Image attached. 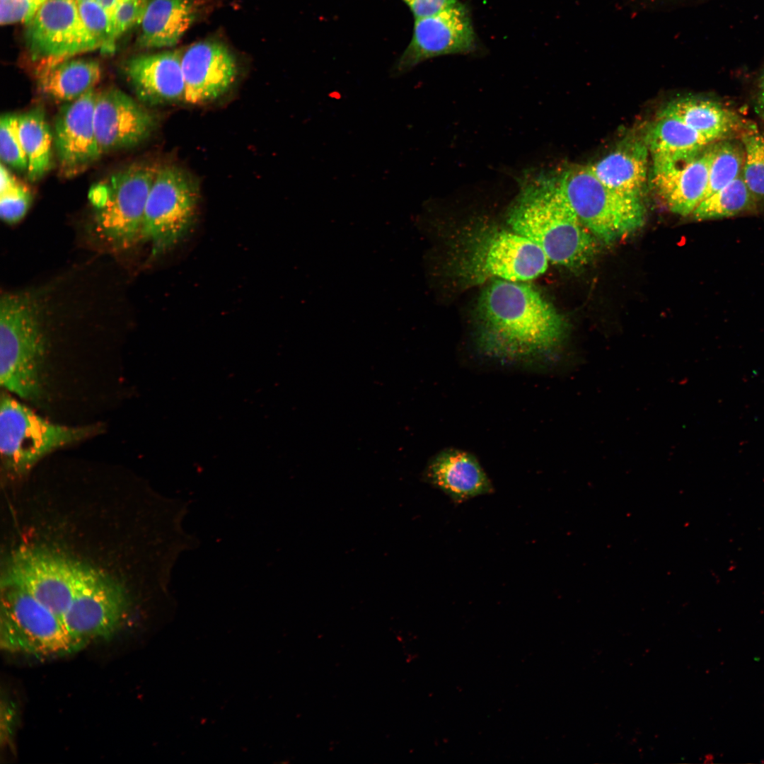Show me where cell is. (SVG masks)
Segmentation results:
<instances>
[{
    "instance_id": "20",
    "label": "cell",
    "mask_w": 764,
    "mask_h": 764,
    "mask_svg": "<svg viewBox=\"0 0 764 764\" xmlns=\"http://www.w3.org/2000/svg\"><path fill=\"white\" fill-rule=\"evenodd\" d=\"M649 152L647 141L629 140L588 167L608 187L641 197L647 182Z\"/></svg>"
},
{
    "instance_id": "21",
    "label": "cell",
    "mask_w": 764,
    "mask_h": 764,
    "mask_svg": "<svg viewBox=\"0 0 764 764\" xmlns=\"http://www.w3.org/2000/svg\"><path fill=\"white\" fill-rule=\"evenodd\" d=\"M197 16L195 0H151L140 24L139 45L162 48L176 45Z\"/></svg>"
},
{
    "instance_id": "14",
    "label": "cell",
    "mask_w": 764,
    "mask_h": 764,
    "mask_svg": "<svg viewBox=\"0 0 764 764\" xmlns=\"http://www.w3.org/2000/svg\"><path fill=\"white\" fill-rule=\"evenodd\" d=\"M93 120L101 154L139 144L155 126L149 111L115 88L96 93Z\"/></svg>"
},
{
    "instance_id": "33",
    "label": "cell",
    "mask_w": 764,
    "mask_h": 764,
    "mask_svg": "<svg viewBox=\"0 0 764 764\" xmlns=\"http://www.w3.org/2000/svg\"><path fill=\"white\" fill-rule=\"evenodd\" d=\"M47 0H0V23H28Z\"/></svg>"
},
{
    "instance_id": "7",
    "label": "cell",
    "mask_w": 764,
    "mask_h": 764,
    "mask_svg": "<svg viewBox=\"0 0 764 764\" xmlns=\"http://www.w3.org/2000/svg\"><path fill=\"white\" fill-rule=\"evenodd\" d=\"M548 262L542 249L525 236L512 230L490 228L468 242L460 272L473 284L496 279L527 282L543 274Z\"/></svg>"
},
{
    "instance_id": "24",
    "label": "cell",
    "mask_w": 764,
    "mask_h": 764,
    "mask_svg": "<svg viewBox=\"0 0 764 764\" xmlns=\"http://www.w3.org/2000/svg\"><path fill=\"white\" fill-rule=\"evenodd\" d=\"M653 163L694 156L714 143L678 118L661 113L646 138Z\"/></svg>"
},
{
    "instance_id": "37",
    "label": "cell",
    "mask_w": 764,
    "mask_h": 764,
    "mask_svg": "<svg viewBox=\"0 0 764 764\" xmlns=\"http://www.w3.org/2000/svg\"><path fill=\"white\" fill-rule=\"evenodd\" d=\"M76 1H77V2H81V1H91V0H76Z\"/></svg>"
},
{
    "instance_id": "12",
    "label": "cell",
    "mask_w": 764,
    "mask_h": 764,
    "mask_svg": "<svg viewBox=\"0 0 764 764\" xmlns=\"http://www.w3.org/2000/svg\"><path fill=\"white\" fill-rule=\"evenodd\" d=\"M27 24L26 39L35 62H54L99 49L76 0H47Z\"/></svg>"
},
{
    "instance_id": "6",
    "label": "cell",
    "mask_w": 764,
    "mask_h": 764,
    "mask_svg": "<svg viewBox=\"0 0 764 764\" xmlns=\"http://www.w3.org/2000/svg\"><path fill=\"white\" fill-rule=\"evenodd\" d=\"M3 589L0 620L2 650L50 657L69 655L83 647L61 615L20 588L4 585Z\"/></svg>"
},
{
    "instance_id": "25",
    "label": "cell",
    "mask_w": 764,
    "mask_h": 764,
    "mask_svg": "<svg viewBox=\"0 0 764 764\" xmlns=\"http://www.w3.org/2000/svg\"><path fill=\"white\" fill-rule=\"evenodd\" d=\"M21 142L28 158V177L34 182L50 169L52 134L44 111L39 108L18 115Z\"/></svg>"
},
{
    "instance_id": "9",
    "label": "cell",
    "mask_w": 764,
    "mask_h": 764,
    "mask_svg": "<svg viewBox=\"0 0 764 764\" xmlns=\"http://www.w3.org/2000/svg\"><path fill=\"white\" fill-rule=\"evenodd\" d=\"M158 168L135 163L92 192L98 230L112 243L129 246L141 236L146 202Z\"/></svg>"
},
{
    "instance_id": "17",
    "label": "cell",
    "mask_w": 764,
    "mask_h": 764,
    "mask_svg": "<svg viewBox=\"0 0 764 764\" xmlns=\"http://www.w3.org/2000/svg\"><path fill=\"white\" fill-rule=\"evenodd\" d=\"M712 144L694 156L653 163V183L672 212L691 215L704 199Z\"/></svg>"
},
{
    "instance_id": "31",
    "label": "cell",
    "mask_w": 764,
    "mask_h": 764,
    "mask_svg": "<svg viewBox=\"0 0 764 764\" xmlns=\"http://www.w3.org/2000/svg\"><path fill=\"white\" fill-rule=\"evenodd\" d=\"M0 156L2 162L20 170L28 169L18 127V115H3L0 120Z\"/></svg>"
},
{
    "instance_id": "5",
    "label": "cell",
    "mask_w": 764,
    "mask_h": 764,
    "mask_svg": "<svg viewBox=\"0 0 764 764\" xmlns=\"http://www.w3.org/2000/svg\"><path fill=\"white\" fill-rule=\"evenodd\" d=\"M101 430L99 424L69 427L52 423L8 392H1V456L5 467L16 473L29 470L47 454L86 439Z\"/></svg>"
},
{
    "instance_id": "15",
    "label": "cell",
    "mask_w": 764,
    "mask_h": 764,
    "mask_svg": "<svg viewBox=\"0 0 764 764\" xmlns=\"http://www.w3.org/2000/svg\"><path fill=\"white\" fill-rule=\"evenodd\" d=\"M96 93L88 91L57 114L54 142L61 170L67 176L79 173L101 155L93 120Z\"/></svg>"
},
{
    "instance_id": "22",
    "label": "cell",
    "mask_w": 764,
    "mask_h": 764,
    "mask_svg": "<svg viewBox=\"0 0 764 764\" xmlns=\"http://www.w3.org/2000/svg\"><path fill=\"white\" fill-rule=\"evenodd\" d=\"M36 76L40 91L59 101L74 100L93 89L101 76L99 63L73 57L54 62H37Z\"/></svg>"
},
{
    "instance_id": "3",
    "label": "cell",
    "mask_w": 764,
    "mask_h": 764,
    "mask_svg": "<svg viewBox=\"0 0 764 764\" xmlns=\"http://www.w3.org/2000/svg\"><path fill=\"white\" fill-rule=\"evenodd\" d=\"M40 305L28 293H6L0 303V383L22 399L42 398L45 337Z\"/></svg>"
},
{
    "instance_id": "26",
    "label": "cell",
    "mask_w": 764,
    "mask_h": 764,
    "mask_svg": "<svg viewBox=\"0 0 764 764\" xmlns=\"http://www.w3.org/2000/svg\"><path fill=\"white\" fill-rule=\"evenodd\" d=\"M757 209L758 204L741 174L727 185L702 199L691 215L695 220L705 221L755 213Z\"/></svg>"
},
{
    "instance_id": "35",
    "label": "cell",
    "mask_w": 764,
    "mask_h": 764,
    "mask_svg": "<svg viewBox=\"0 0 764 764\" xmlns=\"http://www.w3.org/2000/svg\"><path fill=\"white\" fill-rule=\"evenodd\" d=\"M754 108L757 115L764 122V69L758 81L755 93Z\"/></svg>"
},
{
    "instance_id": "36",
    "label": "cell",
    "mask_w": 764,
    "mask_h": 764,
    "mask_svg": "<svg viewBox=\"0 0 764 764\" xmlns=\"http://www.w3.org/2000/svg\"><path fill=\"white\" fill-rule=\"evenodd\" d=\"M110 13L124 0H95Z\"/></svg>"
},
{
    "instance_id": "34",
    "label": "cell",
    "mask_w": 764,
    "mask_h": 764,
    "mask_svg": "<svg viewBox=\"0 0 764 764\" xmlns=\"http://www.w3.org/2000/svg\"><path fill=\"white\" fill-rule=\"evenodd\" d=\"M410 8L415 18L436 14L456 4L458 0H403Z\"/></svg>"
},
{
    "instance_id": "27",
    "label": "cell",
    "mask_w": 764,
    "mask_h": 764,
    "mask_svg": "<svg viewBox=\"0 0 764 764\" xmlns=\"http://www.w3.org/2000/svg\"><path fill=\"white\" fill-rule=\"evenodd\" d=\"M739 134L744 151L741 176L758 205L764 207V135L750 121Z\"/></svg>"
},
{
    "instance_id": "8",
    "label": "cell",
    "mask_w": 764,
    "mask_h": 764,
    "mask_svg": "<svg viewBox=\"0 0 764 764\" xmlns=\"http://www.w3.org/2000/svg\"><path fill=\"white\" fill-rule=\"evenodd\" d=\"M199 200L197 184L175 166L158 168L146 204L141 237L154 255L175 247L192 231Z\"/></svg>"
},
{
    "instance_id": "28",
    "label": "cell",
    "mask_w": 764,
    "mask_h": 764,
    "mask_svg": "<svg viewBox=\"0 0 764 764\" xmlns=\"http://www.w3.org/2000/svg\"><path fill=\"white\" fill-rule=\"evenodd\" d=\"M743 162L744 151L741 141L739 142L729 138L714 142L708 185L704 199L739 177L741 174Z\"/></svg>"
},
{
    "instance_id": "16",
    "label": "cell",
    "mask_w": 764,
    "mask_h": 764,
    "mask_svg": "<svg viewBox=\"0 0 764 764\" xmlns=\"http://www.w3.org/2000/svg\"><path fill=\"white\" fill-rule=\"evenodd\" d=\"M181 66L185 81L183 100L200 105L224 95L235 81V57L223 44L202 41L192 45L182 54Z\"/></svg>"
},
{
    "instance_id": "2",
    "label": "cell",
    "mask_w": 764,
    "mask_h": 764,
    "mask_svg": "<svg viewBox=\"0 0 764 764\" xmlns=\"http://www.w3.org/2000/svg\"><path fill=\"white\" fill-rule=\"evenodd\" d=\"M510 207L511 230L538 245L552 264L581 268L594 260L596 238L584 225L548 173L526 175Z\"/></svg>"
},
{
    "instance_id": "19",
    "label": "cell",
    "mask_w": 764,
    "mask_h": 764,
    "mask_svg": "<svg viewBox=\"0 0 764 764\" xmlns=\"http://www.w3.org/2000/svg\"><path fill=\"white\" fill-rule=\"evenodd\" d=\"M422 477L456 503L490 494L493 487L477 458L468 451L445 448L427 463Z\"/></svg>"
},
{
    "instance_id": "29",
    "label": "cell",
    "mask_w": 764,
    "mask_h": 764,
    "mask_svg": "<svg viewBox=\"0 0 764 764\" xmlns=\"http://www.w3.org/2000/svg\"><path fill=\"white\" fill-rule=\"evenodd\" d=\"M78 7L85 26L101 52L112 53L117 40L111 13L95 0L78 2Z\"/></svg>"
},
{
    "instance_id": "23",
    "label": "cell",
    "mask_w": 764,
    "mask_h": 764,
    "mask_svg": "<svg viewBox=\"0 0 764 764\" xmlns=\"http://www.w3.org/2000/svg\"><path fill=\"white\" fill-rule=\"evenodd\" d=\"M661 113L678 118L713 142L739 134L746 122L720 103L696 97L676 100Z\"/></svg>"
},
{
    "instance_id": "32",
    "label": "cell",
    "mask_w": 764,
    "mask_h": 764,
    "mask_svg": "<svg viewBox=\"0 0 764 764\" xmlns=\"http://www.w3.org/2000/svg\"><path fill=\"white\" fill-rule=\"evenodd\" d=\"M148 0H124L112 12L114 33L116 40L132 28L141 24Z\"/></svg>"
},
{
    "instance_id": "13",
    "label": "cell",
    "mask_w": 764,
    "mask_h": 764,
    "mask_svg": "<svg viewBox=\"0 0 764 764\" xmlns=\"http://www.w3.org/2000/svg\"><path fill=\"white\" fill-rule=\"evenodd\" d=\"M476 45L470 11L457 1L433 16L415 18L412 37L395 63L397 76L419 63L439 56L466 54Z\"/></svg>"
},
{
    "instance_id": "18",
    "label": "cell",
    "mask_w": 764,
    "mask_h": 764,
    "mask_svg": "<svg viewBox=\"0 0 764 764\" xmlns=\"http://www.w3.org/2000/svg\"><path fill=\"white\" fill-rule=\"evenodd\" d=\"M181 59L180 52L168 51L128 60L125 72L138 98L151 105L183 100Z\"/></svg>"
},
{
    "instance_id": "10",
    "label": "cell",
    "mask_w": 764,
    "mask_h": 764,
    "mask_svg": "<svg viewBox=\"0 0 764 764\" xmlns=\"http://www.w3.org/2000/svg\"><path fill=\"white\" fill-rule=\"evenodd\" d=\"M129 602L120 586L86 567L75 595L62 615L72 636L84 647L112 637L125 625Z\"/></svg>"
},
{
    "instance_id": "4",
    "label": "cell",
    "mask_w": 764,
    "mask_h": 764,
    "mask_svg": "<svg viewBox=\"0 0 764 764\" xmlns=\"http://www.w3.org/2000/svg\"><path fill=\"white\" fill-rule=\"evenodd\" d=\"M549 174L584 225L603 243L619 241L643 225L645 214L641 197L608 187L588 166Z\"/></svg>"
},
{
    "instance_id": "30",
    "label": "cell",
    "mask_w": 764,
    "mask_h": 764,
    "mask_svg": "<svg viewBox=\"0 0 764 764\" xmlns=\"http://www.w3.org/2000/svg\"><path fill=\"white\" fill-rule=\"evenodd\" d=\"M28 190L1 165L0 215L7 223L21 220L27 212L31 202Z\"/></svg>"
},
{
    "instance_id": "11",
    "label": "cell",
    "mask_w": 764,
    "mask_h": 764,
    "mask_svg": "<svg viewBox=\"0 0 764 764\" xmlns=\"http://www.w3.org/2000/svg\"><path fill=\"white\" fill-rule=\"evenodd\" d=\"M86 567L51 552L22 548L11 557L2 583L25 591L62 617Z\"/></svg>"
},
{
    "instance_id": "1",
    "label": "cell",
    "mask_w": 764,
    "mask_h": 764,
    "mask_svg": "<svg viewBox=\"0 0 764 764\" xmlns=\"http://www.w3.org/2000/svg\"><path fill=\"white\" fill-rule=\"evenodd\" d=\"M476 323L481 351L506 361L550 359L567 334L564 318L526 282L490 281L478 301Z\"/></svg>"
}]
</instances>
